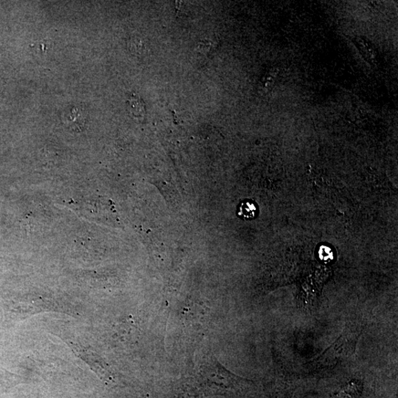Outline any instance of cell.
Returning a JSON list of instances; mask_svg holds the SVG:
<instances>
[{
	"label": "cell",
	"mask_w": 398,
	"mask_h": 398,
	"mask_svg": "<svg viewBox=\"0 0 398 398\" xmlns=\"http://www.w3.org/2000/svg\"><path fill=\"white\" fill-rule=\"evenodd\" d=\"M360 330L353 326L345 329L338 339L314 359L310 364L313 366H334L338 362L350 357L355 353L359 340Z\"/></svg>",
	"instance_id": "1"
},
{
	"label": "cell",
	"mask_w": 398,
	"mask_h": 398,
	"mask_svg": "<svg viewBox=\"0 0 398 398\" xmlns=\"http://www.w3.org/2000/svg\"><path fill=\"white\" fill-rule=\"evenodd\" d=\"M202 375L209 386H214L224 390H235L247 381L226 370L218 362L211 361L208 365L205 366Z\"/></svg>",
	"instance_id": "2"
},
{
	"label": "cell",
	"mask_w": 398,
	"mask_h": 398,
	"mask_svg": "<svg viewBox=\"0 0 398 398\" xmlns=\"http://www.w3.org/2000/svg\"><path fill=\"white\" fill-rule=\"evenodd\" d=\"M258 214V207L254 201L245 200L238 208V216L244 220H251Z\"/></svg>",
	"instance_id": "3"
},
{
	"label": "cell",
	"mask_w": 398,
	"mask_h": 398,
	"mask_svg": "<svg viewBox=\"0 0 398 398\" xmlns=\"http://www.w3.org/2000/svg\"><path fill=\"white\" fill-rule=\"evenodd\" d=\"M362 384L357 381H353L345 386L337 395L341 398H358L362 392Z\"/></svg>",
	"instance_id": "4"
},
{
	"label": "cell",
	"mask_w": 398,
	"mask_h": 398,
	"mask_svg": "<svg viewBox=\"0 0 398 398\" xmlns=\"http://www.w3.org/2000/svg\"><path fill=\"white\" fill-rule=\"evenodd\" d=\"M129 110L134 116L144 117L145 114V104L138 97H132L129 101Z\"/></svg>",
	"instance_id": "5"
}]
</instances>
